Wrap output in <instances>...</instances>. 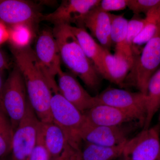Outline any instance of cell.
Returning <instances> with one entry per match:
<instances>
[{"label":"cell","instance_id":"cell-29","mask_svg":"<svg viewBox=\"0 0 160 160\" xmlns=\"http://www.w3.org/2000/svg\"><path fill=\"white\" fill-rule=\"evenodd\" d=\"M75 149L72 148L70 145L66 142V146L62 154L58 157L52 159L51 160H69L72 155L74 153Z\"/></svg>","mask_w":160,"mask_h":160},{"label":"cell","instance_id":"cell-2","mask_svg":"<svg viewBox=\"0 0 160 160\" xmlns=\"http://www.w3.org/2000/svg\"><path fill=\"white\" fill-rule=\"evenodd\" d=\"M62 61L73 74L77 76L89 89L99 87L100 75L86 57L69 25L54 26L52 30Z\"/></svg>","mask_w":160,"mask_h":160},{"label":"cell","instance_id":"cell-18","mask_svg":"<svg viewBox=\"0 0 160 160\" xmlns=\"http://www.w3.org/2000/svg\"><path fill=\"white\" fill-rule=\"evenodd\" d=\"M40 126L50 160L58 157L62 154L66 146V140L64 132L53 122L47 123L40 122Z\"/></svg>","mask_w":160,"mask_h":160},{"label":"cell","instance_id":"cell-32","mask_svg":"<svg viewBox=\"0 0 160 160\" xmlns=\"http://www.w3.org/2000/svg\"><path fill=\"white\" fill-rule=\"evenodd\" d=\"M69 160H82L81 150H75Z\"/></svg>","mask_w":160,"mask_h":160},{"label":"cell","instance_id":"cell-33","mask_svg":"<svg viewBox=\"0 0 160 160\" xmlns=\"http://www.w3.org/2000/svg\"><path fill=\"white\" fill-rule=\"evenodd\" d=\"M3 84L2 79V75L0 73V98H1V93H2V89ZM1 106V104H0Z\"/></svg>","mask_w":160,"mask_h":160},{"label":"cell","instance_id":"cell-16","mask_svg":"<svg viewBox=\"0 0 160 160\" xmlns=\"http://www.w3.org/2000/svg\"><path fill=\"white\" fill-rule=\"evenodd\" d=\"M98 6L87 15L83 21V26L90 30L101 46L110 50L112 44L111 38L112 14L102 11Z\"/></svg>","mask_w":160,"mask_h":160},{"label":"cell","instance_id":"cell-7","mask_svg":"<svg viewBox=\"0 0 160 160\" xmlns=\"http://www.w3.org/2000/svg\"><path fill=\"white\" fill-rule=\"evenodd\" d=\"M95 97L97 105H107L126 112L144 126L147 114L146 95L139 91L109 88Z\"/></svg>","mask_w":160,"mask_h":160},{"label":"cell","instance_id":"cell-17","mask_svg":"<svg viewBox=\"0 0 160 160\" xmlns=\"http://www.w3.org/2000/svg\"><path fill=\"white\" fill-rule=\"evenodd\" d=\"M69 26L86 57L93 64L99 74L102 75V67L101 55L102 46L95 41L85 28Z\"/></svg>","mask_w":160,"mask_h":160},{"label":"cell","instance_id":"cell-6","mask_svg":"<svg viewBox=\"0 0 160 160\" xmlns=\"http://www.w3.org/2000/svg\"><path fill=\"white\" fill-rule=\"evenodd\" d=\"M143 126L138 122H131L115 126H95L84 123L80 132L82 142L100 146L112 147L126 143L132 134Z\"/></svg>","mask_w":160,"mask_h":160},{"label":"cell","instance_id":"cell-9","mask_svg":"<svg viewBox=\"0 0 160 160\" xmlns=\"http://www.w3.org/2000/svg\"><path fill=\"white\" fill-rule=\"evenodd\" d=\"M40 122L28 99L25 114L13 132L12 160H29L36 144Z\"/></svg>","mask_w":160,"mask_h":160},{"label":"cell","instance_id":"cell-12","mask_svg":"<svg viewBox=\"0 0 160 160\" xmlns=\"http://www.w3.org/2000/svg\"><path fill=\"white\" fill-rule=\"evenodd\" d=\"M42 13L33 3L22 0L0 1V22L10 26L26 24L34 29Z\"/></svg>","mask_w":160,"mask_h":160},{"label":"cell","instance_id":"cell-23","mask_svg":"<svg viewBox=\"0 0 160 160\" xmlns=\"http://www.w3.org/2000/svg\"><path fill=\"white\" fill-rule=\"evenodd\" d=\"M34 29L26 24L11 26L9 29V41L16 49H23L29 47L34 37Z\"/></svg>","mask_w":160,"mask_h":160},{"label":"cell","instance_id":"cell-10","mask_svg":"<svg viewBox=\"0 0 160 160\" xmlns=\"http://www.w3.org/2000/svg\"><path fill=\"white\" fill-rule=\"evenodd\" d=\"M160 123L142 129L125 144L122 154L128 160H160Z\"/></svg>","mask_w":160,"mask_h":160},{"label":"cell","instance_id":"cell-26","mask_svg":"<svg viewBox=\"0 0 160 160\" xmlns=\"http://www.w3.org/2000/svg\"><path fill=\"white\" fill-rule=\"evenodd\" d=\"M160 5V0H128V7L135 14L147 12Z\"/></svg>","mask_w":160,"mask_h":160},{"label":"cell","instance_id":"cell-34","mask_svg":"<svg viewBox=\"0 0 160 160\" xmlns=\"http://www.w3.org/2000/svg\"><path fill=\"white\" fill-rule=\"evenodd\" d=\"M118 160H128L123 154H122L119 158H118Z\"/></svg>","mask_w":160,"mask_h":160},{"label":"cell","instance_id":"cell-21","mask_svg":"<svg viewBox=\"0 0 160 160\" xmlns=\"http://www.w3.org/2000/svg\"><path fill=\"white\" fill-rule=\"evenodd\" d=\"M82 152V160H113L122 154L126 143L119 146L108 147L85 142Z\"/></svg>","mask_w":160,"mask_h":160},{"label":"cell","instance_id":"cell-19","mask_svg":"<svg viewBox=\"0 0 160 160\" xmlns=\"http://www.w3.org/2000/svg\"><path fill=\"white\" fill-rule=\"evenodd\" d=\"M111 16V38L112 43L115 45V52L122 53L133 62L134 56L133 50L126 43L129 21L124 18L123 15L112 14Z\"/></svg>","mask_w":160,"mask_h":160},{"label":"cell","instance_id":"cell-24","mask_svg":"<svg viewBox=\"0 0 160 160\" xmlns=\"http://www.w3.org/2000/svg\"><path fill=\"white\" fill-rule=\"evenodd\" d=\"M13 135L10 120L0 106V159L11 152Z\"/></svg>","mask_w":160,"mask_h":160},{"label":"cell","instance_id":"cell-15","mask_svg":"<svg viewBox=\"0 0 160 160\" xmlns=\"http://www.w3.org/2000/svg\"><path fill=\"white\" fill-rule=\"evenodd\" d=\"M84 114L86 122L95 126H115L131 122L140 123L134 117L126 112L102 104L96 105Z\"/></svg>","mask_w":160,"mask_h":160},{"label":"cell","instance_id":"cell-30","mask_svg":"<svg viewBox=\"0 0 160 160\" xmlns=\"http://www.w3.org/2000/svg\"><path fill=\"white\" fill-rule=\"evenodd\" d=\"M9 29L4 23L0 22V45L9 40Z\"/></svg>","mask_w":160,"mask_h":160},{"label":"cell","instance_id":"cell-11","mask_svg":"<svg viewBox=\"0 0 160 160\" xmlns=\"http://www.w3.org/2000/svg\"><path fill=\"white\" fill-rule=\"evenodd\" d=\"M99 0H66L51 13L42 15L41 21H46L54 26L76 25L83 27V21L89 12L99 5Z\"/></svg>","mask_w":160,"mask_h":160},{"label":"cell","instance_id":"cell-4","mask_svg":"<svg viewBox=\"0 0 160 160\" xmlns=\"http://www.w3.org/2000/svg\"><path fill=\"white\" fill-rule=\"evenodd\" d=\"M28 100L25 80L16 66L3 84L0 98L1 107L10 120L13 132L25 114Z\"/></svg>","mask_w":160,"mask_h":160},{"label":"cell","instance_id":"cell-27","mask_svg":"<svg viewBox=\"0 0 160 160\" xmlns=\"http://www.w3.org/2000/svg\"><path fill=\"white\" fill-rule=\"evenodd\" d=\"M40 123L38 128L36 144L32 152L29 160H50L49 152L46 149L44 143Z\"/></svg>","mask_w":160,"mask_h":160},{"label":"cell","instance_id":"cell-8","mask_svg":"<svg viewBox=\"0 0 160 160\" xmlns=\"http://www.w3.org/2000/svg\"><path fill=\"white\" fill-rule=\"evenodd\" d=\"M34 51L52 93L59 92L55 78L62 70V60L58 43L52 31L46 29L40 32Z\"/></svg>","mask_w":160,"mask_h":160},{"label":"cell","instance_id":"cell-31","mask_svg":"<svg viewBox=\"0 0 160 160\" xmlns=\"http://www.w3.org/2000/svg\"><path fill=\"white\" fill-rule=\"evenodd\" d=\"M8 64L2 53L0 51V71L8 69Z\"/></svg>","mask_w":160,"mask_h":160},{"label":"cell","instance_id":"cell-13","mask_svg":"<svg viewBox=\"0 0 160 160\" xmlns=\"http://www.w3.org/2000/svg\"><path fill=\"white\" fill-rule=\"evenodd\" d=\"M59 92L83 113L97 105L95 97L85 90L73 74L62 70L58 75Z\"/></svg>","mask_w":160,"mask_h":160},{"label":"cell","instance_id":"cell-3","mask_svg":"<svg viewBox=\"0 0 160 160\" xmlns=\"http://www.w3.org/2000/svg\"><path fill=\"white\" fill-rule=\"evenodd\" d=\"M50 109L53 122L62 130L66 142L76 150H81L80 132L86 122L85 115L59 92L52 93Z\"/></svg>","mask_w":160,"mask_h":160},{"label":"cell","instance_id":"cell-35","mask_svg":"<svg viewBox=\"0 0 160 160\" xmlns=\"http://www.w3.org/2000/svg\"><path fill=\"white\" fill-rule=\"evenodd\" d=\"M159 115H158V121H159V123H160V109L159 110Z\"/></svg>","mask_w":160,"mask_h":160},{"label":"cell","instance_id":"cell-36","mask_svg":"<svg viewBox=\"0 0 160 160\" xmlns=\"http://www.w3.org/2000/svg\"><path fill=\"white\" fill-rule=\"evenodd\" d=\"M0 160H5L4 158L0 159Z\"/></svg>","mask_w":160,"mask_h":160},{"label":"cell","instance_id":"cell-20","mask_svg":"<svg viewBox=\"0 0 160 160\" xmlns=\"http://www.w3.org/2000/svg\"><path fill=\"white\" fill-rule=\"evenodd\" d=\"M146 97L147 114L143 129L150 127L152 119L160 109V68L149 80Z\"/></svg>","mask_w":160,"mask_h":160},{"label":"cell","instance_id":"cell-28","mask_svg":"<svg viewBox=\"0 0 160 160\" xmlns=\"http://www.w3.org/2000/svg\"><path fill=\"white\" fill-rule=\"evenodd\" d=\"M128 0H102L98 7L106 12L123 10L128 7Z\"/></svg>","mask_w":160,"mask_h":160},{"label":"cell","instance_id":"cell-22","mask_svg":"<svg viewBox=\"0 0 160 160\" xmlns=\"http://www.w3.org/2000/svg\"><path fill=\"white\" fill-rule=\"evenodd\" d=\"M142 29L133 41V46L146 44L156 34L160 27V5L146 14Z\"/></svg>","mask_w":160,"mask_h":160},{"label":"cell","instance_id":"cell-5","mask_svg":"<svg viewBox=\"0 0 160 160\" xmlns=\"http://www.w3.org/2000/svg\"><path fill=\"white\" fill-rule=\"evenodd\" d=\"M160 66V27L155 35L146 43L141 55L134 57L126 80L138 91L146 95L149 80Z\"/></svg>","mask_w":160,"mask_h":160},{"label":"cell","instance_id":"cell-25","mask_svg":"<svg viewBox=\"0 0 160 160\" xmlns=\"http://www.w3.org/2000/svg\"><path fill=\"white\" fill-rule=\"evenodd\" d=\"M145 19L137 17H135L129 21L126 43L128 46L132 50L133 41L142 31L145 25Z\"/></svg>","mask_w":160,"mask_h":160},{"label":"cell","instance_id":"cell-1","mask_svg":"<svg viewBox=\"0 0 160 160\" xmlns=\"http://www.w3.org/2000/svg\"><path fill=\"white\" fill-rule=\"evenodd\" d=\"M16 66L22 75L28 99L40 122H53L50 109L52 90L30 46L23 49L12 48Z\"/></svg>","mask_w":160,"mask_h":160},{"label":"cell","instance_id":"cell-14","mask_svg":"<svg viewBox=\"0 0 160 160\" xmlns=\"http://www.w3.org/2000/svg\"><path fill=\"white\" fill-rule=\"evenodd\" d=\"M102 76L111 82L120 86H125L126 78L133 62L121 52L112 54L110 50L102 47Z\"/></svg>","mask_w":160,"mask_h":160}]
</instances>
